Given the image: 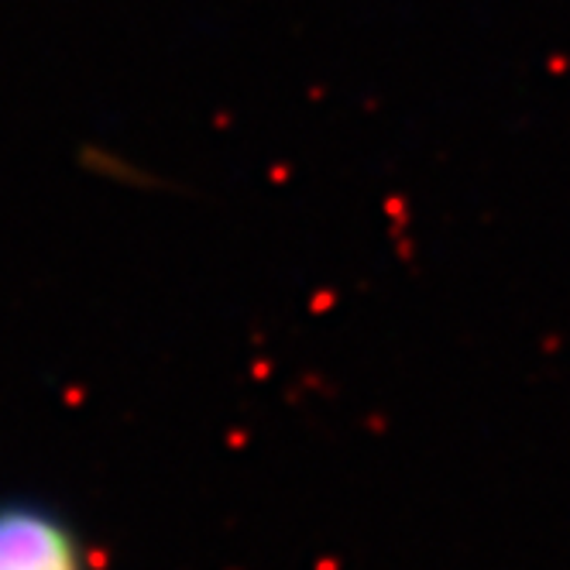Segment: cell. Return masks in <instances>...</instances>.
<instances>
[{
    "mask_svg": "<svg viewBox=\"0 0 570 570\" xmlns=\"http://www.w3.org/2000/svg\"><path fill=\"white\" fill-rule=\"evenodd\" d=\"M0 570H97L76 522L31 495L0 499Z\"/></svg>",
    "mask_w": 570,
    "mask_h": 570,
    "instance_id": "1",
    "label": "cell"
}]
</instances>
